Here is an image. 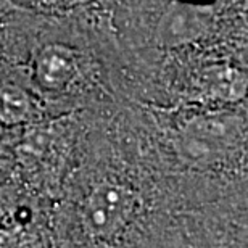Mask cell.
<instances>
[{
	"mask_svg": "<svg viewBox=\"0 0 248 248\" xmlns=\"http://www.w3.org/2000/svg\"><path fill=\"white\" fill-rule=\"evenodd\" d=\"M245 137L244 120L231 111H210L188 120L177 134V152L188 163L219 161Z\"/></svg>",
	"mask_w": 248,
	"mask_h": 248,
	"instance_id": "cell-1",
	"label": "cell"
},
{
	"mask_svg": "<svg viewBox=\"0 0 248 248\" xmlns=\"http://www.w3.org/2000/svg\"><path fill=\"white\" fill-rule=\"evenodd\" d=\"M139 208L132 188L115 182L97 186L81 208V222L89 235L108 239L129 224Z\"/></svg>",
	"mask_w": 248,
	"mask_h": 248,
	"instance_id": "cell-2",
	"label": "cell"
},
{
	"mask_svg": "<svg viewBox=\"0 0 248 248\" xmlns=\"http://www.w3.org/2000/svg\"><path fill=\"white\" fill-rule=\"evenodd\" d=\"M213 26V15L197 3L172 2L163 13L156 37L165 47H181L202 39Z\"/></svg>",
	"mask_w": 248,
	"mask_h": 248,
	"instance_id": "cell-3",
	"label": "cell"
},
{
	"mask_svg": "<svg viewBox=\"0 0 248 248\" xmlns=\"http://www.w3.org/2000/svg\"><path fill=\"white\" fill-rule=\"evenodd\" d=\"M79 69L76 52L63 44L44 46L34 57V78L46 91L62 92L74 81Z\"/></svg>",
	"mask_w": 248,
	"mask_h": 248,
	"instance_id": "cell-4",
	"label": "cell"
},
{
	"mask_svg": "<svg viewBox=\"0 0 248 248\" xmlns=\"http://www.w3.org/2000/svg\"><path fill=\"white\" fill-rule=\"evenodd\" d=\"M202 87L216 100L237 102L247 93V76L231 64H213L202 71Z\"/></svg>",
	"mask_w": 248,
	"mask_h": 248,
	"instance_id": "cell-5",
	"label": "cell"
},
{
	"mask_svg": "<svg viewBox=\"0 0 248 248\" xmlns=\"http://www.w3.org/2000/svg\"><path fill=\"white\" fill-rule=\"evenodd\" d=\"M39 105L26 89L15 84L0 86V123L3 126H23L39 118Z\"/></svg>",
	"mask_w": 248,
	"mask_h": 248,
	"instance_id": "cell-6",
	"label": "cell"
},
{
	"mask_svg": "<svg viewBox=\"0 0 248 248\" xmlns=\"http://www.w3.org/2000/svg\"><path fill=\"white\" fill-rule=\"evenodd\" d=\"M3 134H5V126H3L2 123H0V139L3 137Z\"/></svg>",
	"mask_w": 248,
	"mask_h": 248,
	"instance_id": "cell-7",
	"label": "cell"
}]
</instances>
